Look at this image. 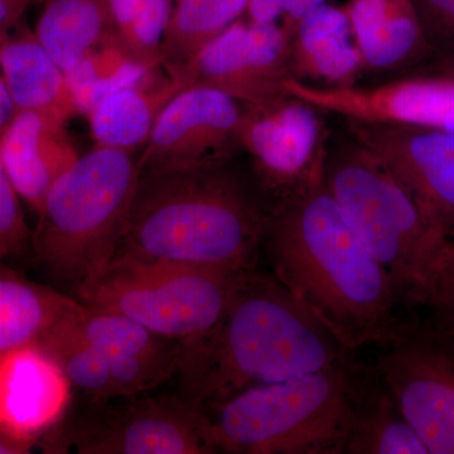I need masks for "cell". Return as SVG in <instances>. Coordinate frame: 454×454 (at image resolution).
Instances as JSON below:
<instances>
[{
  "label": "cell",
  "instance_id": "34",
  "mask_svg": "<svg viewBox=\"0 0 454 454\" xmlns=\"http://www.w3.org/2000/svg\"><path fill=\"white\" fill-rule=\"evenodd\" d=\"M288 0H249L247 12V22L267 25L276 23L286 11Z\"/></svg>",
  "mask_w": 454,
  "mask_h": 454
},
{
  "label": "cell",
  "instance_id": "15",
  "mask_svg": "<svg viewBox=\"0 0 454 454\" xmlns=\"http://www.w3.org/2000/svg\"><path fill=\"white\" fill-rule=\"evenodd\" d=\"M70 381L40 346L0 357V427L35 443L64 417Z\"/></svg>",
  "mask_w": 454,
  "mask_h": 454
},
{
  "label": "cell",
  "instance_id": "40",
  "mask_svg": "<svg viewBox=\"0 0 454 454\" xmlns=\"http://www.w3.org/2000/svg\"><path fill=\"white\" fill-rule=\"evenodd\" d=\"M38 2H42V0H38Z\"/></svg>",
  "mask_w": 454,
  "mask_h": 454
},
{
  "label": "cell",
  "instance_id": "37",
  "mask_svg": "<svg viewBox=\"0 0 454 454\" xmlns=\"http://www.w3.org/2000/svg\"><path fill=\"white\" fill-rule=\"evenodd\" d=\"M443 130L450 136L454 137V104L450 107V113H448L446 121H444Z\"/></svg>",
  "mask_w": 454,
  "mask_h": 454
},
{
  "label": "cell",
  "instance_id": "18",
  "mask_svg": "<svg viewBox=\"0 0 454 454\" xmlns=\"http://www.w3.org/2000/svg\"><path fill=\"white\" fill-rule=\"evenodd\" d=\"M190 88L178 68H162L145 82L113 92L89 114L98 146L133 153L145 145L158 116L182 90Z\"/></svg>",
  "mask_w": 454,
  "mask_h": 454
},
{
  "label": "cell",
  "instance_id": "21",
  "mask_svg": "<svg viewBox=\"0 0 454 454\" xmlns=\"http://www.w3.org/2000/svg\"><path fill=\"white\" fill-rule=\"evenodd\" d=\"M346 11L363 62L370 67L404 61L422 40L413 0H351Z\"/></svg>",
  "mask_w": 454,
  "mask_h": 454
},
{
  "label": "cell",
  "instance_id": "9",
  "mask_svg": "<svg viewBox=\"0 0 454 454\" xmlns=\"http://www.w3.org/2000/svg\"><path fill=\"white\" fill-rule=\"evenodd\" d=\"M379 346V379L429 454H454L453 328L400 324Z\"/></svg>",
  "mask_w": 454,
  "mask_h": 454
},
{
  "label": "cell",
  "instance_id": "29",
  "mask_svg": "<svg viewBox=\"0 0 454 454\" xmlns=\"http://www.w3.org/2000/svg\"><path fill=\"white\" fill-rule=\"evenodd\" d=\"M20 201L0 157V245L5 256L22 253L32 243Z\"/></svg>",
  "mask_w": 454,
  "mask_h": 454
},
{
  "label": "cell",
  "instance_id": "7",
  "mask_svg": "<svg viewBox=\"0 0 454 454\" xmlns=\"http://www.w3.org/2000/svg\"><path fill=\"white\" fill-rule=\"evenodd\" d=\"M245 270L114 258L76 293L89 309L118 313L158 336L184 343L219 321Z\"/></svg>",
  "mask_w": 454,
  "mask_h": 454
},
{
  "label": "cell",
  "instance_id": "36",
  "mask_svg": "<svg viewBox=\"0 0 454 454\" xmlns=\"http://www.w3.org/2000/svg\"><path fill=\"white\" fill-rule=\"evenodd\" d=\"M14 112L16 110H14L13 103H12L11 97H9L7 86H5L4 79L0 74V129L11 121Z\"/></svg>",
  "mask_w": 454,
  "mask_h": 454
},
{
  "label": "cell",
  "instance_id": "27",
  "mask_svg": "<svg viewBox=\"0 0 454 454\" xmlns=\"http://www.w3.org/2000/svg\"><path fill=\"white\" fill-rule=\"evenodd\" d=\"M74 318L59 325L40 348L55 358L73 389L92 400L115 396L106 355L74 330Z\"/></svg>",
  "mask_w": 454,
  "mask_h": 454
},
{
  "label": "cell",
  "instance_id": "11",
  "mask_svg": "<svg viewBox=\"0 0 454 454\" xmlns=\"http://www.w3.org/2000/svg\"><path fill=\"white\" fill-rule=\"evenodd\" d=\"M247 106L219 90L190 86L158 116L138 160L139 169L229 160L241 149Z\"/></svg>",
  "mask_w": 454,
  "mask_h": 454
},
{
  "label": "cell",
  "instance_id": "1",
  "mask_svg": "<svg viewBox=\"0 0 454 454\" xmlns=\"http://www.w3.org/2000/svg\"><path fill=\"white\" fill-rule=\"evenodd\" d=\"M264 245L274 277L346 348L379 345L400 325L393 280L325 187L322 169L271 206Z\"/></svg>",
  "mask_w": 454,
  "mask_h": 454
},
{
  "label": "cell",
  "instance_id": "17",
  "mask_svg": "<svg viewBox=\"0 0 454 454\" xmlns=\"http://www.w3.org/2000/svg\"><path fill=\"white\" fill-rule=\"evenodd\" d=\"M0 74L16 112L65 125L79 114L67 74L26 27L0 41Z\"/></svg>",
  "mask_w": 454,
  "mask_h": 454
},
{
  "label": "cell",
  "instance_id": "16",
  "mask_svg": "<svg viewBox=\"0 0 454 454\" xmlns=\"http://www.w3.org/2000/svg\"><path fill=\"white\" fill-rule=\"evenodd\" d=\"M0 157L20 200L38 216L51 187L80 154L65 124L14 112L0 129Z\"/></svg>",
  "mask_w": 454,
  "mask_h": 454
},
{
  "label": "cell",
  "instance_id": "25",
  "mask_svg": "<svg viewBox=\"0 0 454 454\" xmlns=\"http://www.w3.org/2000/svg\"><path fill=\"white\" fill-rule=\"evenodd\" d=\"M73 325L83 339L106 354L160 361L175 365L178 372L182 343L158 336L128 317L86 307L74 317Z\"/></svg>",
  "mask_w": 454,
  "mask_h": 454
},
{
  "label": "cell",
  "instance_id": "33",
  "mask_svg": "<svg viewBox=\"0 0 454 454\" xmlns=\"http://www.w3.org/2000/svg\"><path fill=\"white\" fill-rule=\"evenodd\" d=\"M324 4L325 0H288L283 14L282 27L286 35L292 40L301 20Z\"/></svg>",
  "mask_w": 454,
  "mask_h": 454
},
{
  "label": "cell",
  "instance_id": "23",
  "mask_svg": "<svg viewBox=\"0 0 454 454\" xmlns=\"http://www.w3.org/2000/svg\"><path fill=\"white\" fill-rule=\"evenodd\" d=\"M162 67L143 64L109 32L66 74L77 112L88 116L113 92L145 82Z\"/></svg>",
  "mask_w": 454,
  "mask_h": 454
},
{
  "label": "cell",
  "instance_id": "14",
  "mask_svg": "<svg viewBox=\"0 0 454 454\" xmlns=\"http://www.w3.org/2000/svg\"><path fill=\"white\" fill-rule=\"evenodd\" d=\"M348 124L351 138L387 164L447 234L454 223V137L411 125Z\"/></svg>",
  "mask_w": 454,
  "mask_h": 454
},
{
  "label": "cell",
  "instance_id": "28",
  "mask_svg": "<svg viewBox=\"0 0 454 454\" xmlns=\"http://www.w3.org/2000/svg\"><path fill=\"white\" fill-rule=\"evenodd\" d=\"M419 301L433 307L441 322L454 330V247L447 239L429 269Z\"/></svg>",
  "mask_w": 454,
  "mask_h": 454
},
{
  "label": "cell",
  "instance_id": "20",
  "mask_svg": "<svg viewBox=\"0 0 454 454\" xmlns=\"http://www.w3.org/2000/svg\"><path fill=\"white\" fill-rule=\"evenodd\" d=\"M348 11L324 4L298 26L291 41L293 76L309 74L336 85H348L364 65L352 41Z\"/></svg>",
  "mask_w": 454,
  "mask_h": 454
},
{
  "label": "cell",
  "instance_id": "22",
  "mask_svg": "<svg viewBox=\"0 0 454 454\" xmlns=\"http://www.w3.org/2000/svg\"><path fill=\"white\" fill-rule=\"evenodd\" d=\"M35 35L59 67L73 70L110 32L107 0H42Z\"/></svg>",
  "mask_w": 454,
  "mask_h": 454
},
{
  "label": "cell",
  "instance_id": "5",
  "mask_svg": "<svg viewBox=\"0 0 454 454\" xmlns=\"http://www.w3.org/2000/svg\"><path fill=\"white\" fill-rule=\"evenodd\" d=\"M138 173L131 152L95 145L51 187L32 245L57 282L77 292L112 262Z\"/></svg>",
  "mask_w": 454,
  "mask_h": 454
},
{
  "label": "cell",
  "instance_id": "13",
  "mask_svg": "<svg viewBox=\"0 0 454 454\" xmlns=\"http://www.w3.org/2000/svg\"><path fill=\"white\" fill-rule=\"evenodd\" d=\"M283 91L348 121L443 130L454 104V77L403 80L373 88L317 86L291 77L284 82Z\"/></svg>",
  "mask_w": 454,
  "mask_h": 454
},
{
  "label": "cell",
  "instance_id": "26",
  "mask_svg": "<svg viewBox=\"0 0 454 454\" xmlns=\"http://www.w3.org/2000/svg\"><path fill=\"white\" fill-rule=\"evenodd\" d=\"M346 454H429V450L381 384L358 418Z\"/></svg>",
  "mask_w": 454,
  "mask_h": 454
},
{
  "label": "cell",
  "instance_id": "32",
  "mask_svg": "<svg viewBox=\"0 0 454 454\" xmlns=\"http://www.w3.org/2000/svg\"><path fill=\"white\" fill-rule=\"evenodd\" d=\"M38 0H0V41L16 31L27 9Z\"/></svg>",
  "mask_w": 454,
  "mask_h": 454
},
{
  "label": "cell",
  "instance_id": "2",
  "mask_svg": "<svg viewBox=\"0 0 454 454\" xmlns=\"http://www.w3.org/2000/svg\"><path fill=\"white\" fill-rule=\"evenodd\" d=\"M346 348L276 277L247 269L223 316L181 345V395L200 411L260 385L301 378L352 360Z\"/></svg>",
  "mask_w": 454,
  "mask_h": 454
},
{
  "label": "cell",
  "instance_id": "35",
  "mask_svg": "<svg viewBox=\"0 0 454 454\" xmlns=\"http://www.w3.org/2000/svg\"><path fill=\"white\" fill-rule=\"evenodd\" d=\"M35 443L0 427V454H26L32 450Z\"/></svg>",
  "mask_w": 454,
  "mask_h": 454
},
{
  "label": "cell",
  "instance_id": "38",
  "mask_svg": "<svg viewBox=\"0 0 454 454\" xmlns=\"http://www.w3.org/2000/svg\"><path fill=\"white\" fill-rule=\"evenodd\" d=\"M446 239L448 243L454 247V223L450 226V229L447 230Z\"/></svg>",
  "mask_w": 454,
  "mask_h": 454
},
{
  "label": "cell",
  "instance_id": "4",
  "mask_svg": "<svg viewBox=\"0 0 454 454\" xmlns=\"http://www.w3.org/2000/svg\"><path fill=\"white\" fill-rule=\"evenodd\" d=\"M378 387L349 360L250 387L205 411L211 441L217 453L346 454Z\"/></svg>",
  "mask_w": 454,
  "mask_h": 454
},
{
  "label": "cell",
  "instance_id": "6",
  "mask_svg": "<svg viewBox=\"0 0 454 454\" xmlns=\"http://www.w3.org/2000/svg\"><path fill=\"white\" fill-rule=\"evenodd\" d=\"M322 177L387 271L399 298L419 301L446 231L395 173L356 140L325 149Z\"/></svg>",
  "mask_w": 454,
  "mask_h": 454
},
{
  "label": "cell",
  "instance_id": "12",
  "mask_svg": "<svg viewBox=\"0 0 454 454\" xmlns=\"http://www.w3.org/2000/svg\"><path fill=\"white\" fill-rule=\"evenodd\" d=\"M316 107L284 97L247 107L240 145L250 154L260 178L282 196L324 167V128Z\"/></svg>",
  "mask_w": 454,
  "mask_h": 454
},
{
  "label": "cell",
  "instance_id": "24",
  "mask_svg": "<svg viewBox=\"0 0 454 454\" xmlns=\"http://www.w3.org/2000/svg\"><path fill=\"white\" fill-rule=\"evenodd\" d=\"M249 0H172L160 55L167 67H181L247 12Z\"/></svg>",
  "mask_w": 454,
  "mask_h": 454
},
{
  "label": "cell",
  "instance_id": "3",
  "mask_svg": "<svg viewBox=\"0 0 454 454\" xmlns=\"http://www.w3.org/2000/svg\"><path fill=\"white\" fill-rule=\"evenodd\" d=\"M270 211L232 158L139 169L114 258L252 269Z\"/></svg>",
  "mask_w": 454,
  "mask_h": 454
},
{
  "label": "cell",
  "instance_id": "19",
  "mask_svg": "<svg viewBox=\"0 0 454 454\" xmlns=\"http://www.w3.org/2000/svg\"><path fill=\"white\" fill-rule=\"evenodd\" d=\"M86 307L49 286L0 274V357L40 346Z\"/></svg>",
  "mask_w": 454,
  "mask_h": 454
},
{
  "label": "cell",
  "instance_id": "30",
  "mask_svg": "<svg viewBox=\"0 0 454 454\" xmlns=\"http://www.w3.org/2000/svg\"><path fill=\"white\" fill-rule=\"evenodd\" d=\"M149 0H107L110 16V32L116 35L134 20Z\"/></svg>",
  "mask_w": 454,
  "mask_h": 454
},
{
  "label": "cell",
  "instance_id": "39",
  "mask_svg": "<svg viewBox=\"0 0 454 454\" xmlns=\"http://www.w3.org/2000/svg\"><path fill=\"white\" fill-rule=\"evenodd\" d=\"M3 256H5V255H4V252H3L2 245H0V258H3Z\"/></svg>",
  "mask_w": 454,
  "mask_h": 454
},
{
  "label": "cell",
  "instance_id": "10",
  "mask_svg": "<svg viewBox=\"0 0 454 454\" xmlns=\"http://www.w3.org/2000/svg\"><path fill=\"white\" fill-rule=\"evenodd\" d=\"M190 86L225 92L244 106L284 97L293 76L291 38L277 23L236 20L187 64L176 67Z\"/></svg>",
  "mask_w": 454,
  "mask_h": 454
},
{
  "label": "cell",
  "instance_id": "31",
  "mask_svg": "<svg viewBox=\"0 0 454 454\" xmlns=\"http://www.w3.org/2000/svg\"><path fill=\"white\" fill-rule=\"evenodd\" d=\"M413 3L419 18L427 17L454 32V0H413Z\"/></svg>",
  "mask_w": 454,
  "mask_h": 454
},
{
  "label": "cell",
  "instance_id": "8",
  "mask_svg": "<svg viewBox=\"0 0 454 454\" xmlns=\"http://www.w3.org/2000/svg\"><path fill=\"white\" fill-rule=\"evenodd\" d=\"M65 450L80 454H211L207 415L182 395L114 396L62 430Z\"/></svg>",
  "mask_w": 454,
  "mask_h": 454
}]
</instances>
